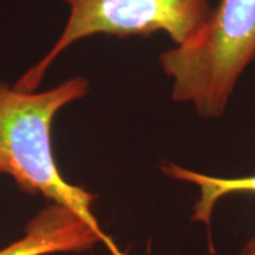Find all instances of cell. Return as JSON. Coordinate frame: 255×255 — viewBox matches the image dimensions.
Returning <instances> with one entry per match:
<instances>
[{
    "mask_svg": "<svg viewBox=\"0 0 255 255\" xmlns=\"http://www.w3.org/2000/svg\"><path fill=\"white\" fill-rule=\"evenodd\" d=\"M88 90L90 81L84 77L68 78L47 91H20L0 81V176L11 177L21 191L40 194L100 226L91 210L97 196L61 176L51 139L55 115Z\"/></svg>",
    "mask_w": 255,
    "mask_h": 255,
    "instance_id": "6da1fadb",
    "label": "cell"
},
{
    "mask_svg": "<svg viewBox=\"0 0 255 255\" xmlns=\"http://www.w3.org/2000/svg\"><path fill=\"white\" fill-rule=\"evenodd\" d=\"M159 60L172 80L173 101L191 104L201 118H220L255 61V0H220L196 36Z\"/></svg>",
    "mask_w": 255,
    "mask_h": 255,
    "instance_id": "7a4b0ae2",
    "label": "cell"
},
{
    "mask_svg": "<svg viewBox=\"0 0 255 255\" xmlns=\"http://www.w3.org/2000/svg\"><path fill=\"white\" fill-rule=\"evenodd\" d=\"M70 13L54 46L14 85L37 91L51 64L75 43L98 34L115 37L166 33L174 46L184 44L207 23L209 0H64Z\"/></svg>",
    "mask_w": 255,
    "mask_h": 255,
    "instance_id": "3957f363",
    "label": "cell"
},
{
    "mask_svg": "<svg viewBox=\"0 0 255 255\" xmlns=\"http://www.w3.org/2000/svg\"><path fill=\"white\" fill-rule=\"evenodd\" d=\"M98 243L108 246L112 255H124L104 234L74 210L48 203L28 221L23 236L0 248V255H51L90 251Z\"/></svg>",
    "mask_w": 255,
    "mask_h": 255,
    "instance_id": "277c9868",
    "label": "cell"
},
{
    "mask_svg": "<svg viewBox=\"0 0 255 255\" xmlns=\"http://www.w3.org/2000/svg\"><path fill=\"white\" fill-rule=\"evenodd\" d=\"M162 170L172 179L189 182L199 187L200 194L194 203L191 220L201 221L207 226L213 216V210L223 197L237 193L255 194V174L244 177H217L199 173L191 169H184L174 163L162 164ZM238 255H255V236L243 246Z\"/></svg>",
    "mask_w": 255,
    "mask_h": 255,
    "instance_id": "5b68a950",
    "label": "cell"
}]
</instances>
